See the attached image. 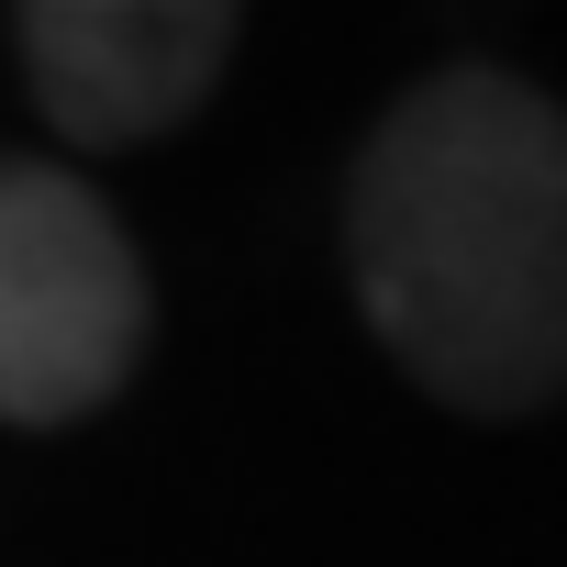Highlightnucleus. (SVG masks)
I'll return each instance as SVG.
<instances>
[{"mask_svg":"<svg viewBox=\"0 0 567 567\" xmlns=\"http://www.w3.org/2000/svg\"><path fill=\"white\" fill-rule=\"evenodd\" d=\"M346 267L434 401H567V112L512 68L423 79L346 178Z\"/></svg>","mask_w":567,"mask_h":567,"instance_id":"obj_1","label":"nucleus"},{"mask_svg":"<svg viewBox=\"0 0 567 567\" xmlns=\"http://www.w3.org/2000/svg\"><path fill=\"white\" fill-rule=\"evenodd\" d=\"M145 357V256L68 167H0V423H90Z\"/></svg>","mask_w":567,"mask_h":567,"instance_id":"obj_2","label":"nucleus"},{"mask_svg":"<svg viewBox=\"0 0 567 567\" xmlns=\"http://www.w3.org/2000/svg\"><path fill=\"white\" fill-rule=\"evenodd\" d=\"M223 68H234L223 0H45L23 12V79L68 145H156L223 90Z\"/></svg>","mask_w":567,"mask_h":567,"instance_id":"obj_3","label":"nucleus"}]
</instances>
